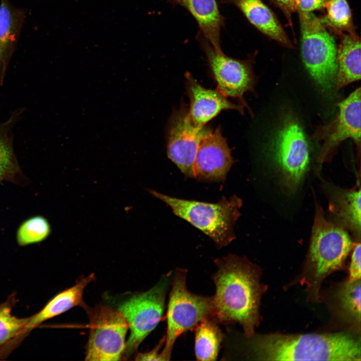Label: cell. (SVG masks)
<instances>
[{
  "label": "cell",
  "instance_id": "obj_1",
  "mask_svg": "<svg viewBox=\"0 0 361 361\" xmlns=\"http://www.w3.org/2000/svg\"><path fill=\"white\" fill-rule=\"evenodd\" d=\"M214 262L213 318L218 323H239L246 337L254 335L261 293L257 268L245 257L229 254Z\"/></svg>",
  "mask_w": 361,
  "mask_h": 361
},
{
  "label": "cell",
  "instance_id": "obj_2",
  "mask_svg": "<svg viewBox=\"0 0 361 361\" xmlns=\"http://www.w3.org/2000/svg\"><path fill=\"white\" fill-rule=\"evenodd\" d=\"M252 357L265 360L360 361V340L351 335L272 334L247 337Z\"/></svg>",
  "mask_w": 361,
  "mask_h": 361
},
{
  "label": "cell",
  "instance_id": "obj_3",
  "mask_svg": "<svg viewBox=\"0 0 361 361\" xmlns=\"http://www.w3.org/2000/svg\"><path fill=\"white\" fill-rule=\"evenodd\" d=\"M146 191L168 206L176 216L209 236L218 248L235 239L234 228L243 205L237 196L229 199L223 197L217 203H211L172 197L150 189Z\"/></svg>",
  "mask_w": 361,
  "mask_h": 361
},
{
  "label": "cell",
  "instance_id": "obj_4",
  "mask_svg": "<svg viewBox=\"0 0 361 361\" xmlns=\"http://www.w3.org/2000/svg\"><path fill=\"white\" fill-rule=\"evenodd\" d=\"M268 152L279 172L281 187L285 194L293 195L309 170L308 143L297 118L286 116L270 144Z\"/></svg>",
  "mask_w": 361,
  "mask_h": 361
},
{
  "label": "cell",
  "instance_id": "obj_5",
  "mask_svg": "<svg viewBox=\"0 0 361 361\" xmlns=\"http://www.w3.org/2000/svg\"><path fill=\"white\" fill-rule=\"evenodd\" d=\"M187 270L177 268L172 273L171 289L166 312L167 328L164 347L160 355L162 360H169L177 338L195 328L206 317L213 318L212 297L191 292L186 284Z\"/></svg>",
  "mask_w": 361,
  "mask_h": 361
},
{
  "label": "cell",
  "instance_id": "obj_6",
  "mask_svg": "<svg viewBox=\"0 0 361 361\" xmlns=\"http://www.w3.org/2000/svg\"><path fill=\"white\" fill-rule=\"evenodd\" d=\"M303 62L310 76L323 90L335 83L337 47L333 37L312 12H298Z\"/></svg>",
  "mask_w": 361,
  "mask_h": 361
},
{
  "label": "cell",
  "instance_id": "obj_7",
  "mask_svg": "<svg viewBox=\"0 0 361 361\" xmlns=\"http://www.w3.org/2000/svg\"><path fill=\"white\" fill-rule=\"evenodd\" d=\"M171 273L165 275L148 290L133 295L120 303L117 309L123 316L130 330L124 353L130 355L160 321L165 308Z\"/></svg>",
  "mask_w": 361,
  "mask_h": 361
},
{
  "label": "cell",
  "instance_id": "obj_8",
  "mask_svg": "<svg viewBox=\"0 0 361 361\" xmlns=\"http://www.w3.org/2000/svg\"><path fill=\"white\" fill-rule=\"evenodd\" d=\"M348 232L325 217L316 202L308 259L315 269V277L321 279L343 264L355 243Z\"/></svg>",
  "mask_w": 361,
  "mask_h": 361
},
{
  "label": "cell",
  "instance_id": "obj_9",
  "mask_svg": "<svg viewBox=\"0 0 361 361\" xmlns=\"http://www.w3.org/2000/svg\"><path fill=\"white\" fill-rule=\"evenodd\" d=\"M89 320V333L85 360H119L125 348L128 326L117 310L103 305H82Z\"/></svg>",
  "mask_w": 361,
  "mask_h": 361
},
{
  "label": "cell",
  "instance_id": "obj_10",
  "mask_svg": "<svg viewBox=\"0 0 361 361\" xmlns=\"http://www.w3.org/2000/svg\"><path fill=\"white\" fill-rule=\"evenodd\" d=\"M196 38L205 54L217 89L226 97L237 99L243 107L250 110L244 95L248 92L254 93L257 79L253 70L254 58L245 60L231 58L222 50L215 49L201 32H198Z\"/></svg>",
  "mask_w": 361,
  "mask_h": 361
},
{
  "label": "cell",
  "instance_id": "obj_11",
  "mask_svg": "<svg viewBox=\"0 0 361 361\" xmlns=\"http://www.w3.org/2000/svg\"><path fill=\"white\" fill-rule=\"evenodd\" d=\"M339 113L326 125L318 126L311 138L322 141L317 162H330L338 146L345 139L351 138L360 149V88L356 89L345 99L337 104Z\"/></svg>",
  "mask_w": 361,
  "mask_h": 361
},
{
  "label": "cell",
  "instance_id": "obj_12",
  "mask_svg": "<svg viewBox=\"0 0 361 361\" xmlns=\"http://www.w3.org/2000/svg\"><path fill=\"white\" fill-rule=\"evenodd\" d=\"M211 131L206 126H195L185 107L171 116L167 132V154L186 177L194 178L193 164L199 145Z\"/></svg>",
  "mask_w": 361,
  "mask_h": 361
},
{
  "label": "cell",
  "instance_id": "obj_13",
  "mask_svg": "<svg viewBox=\"0 0 361 361\" xmlns=\"http://www.w3.org/2000/svg\"><path fill=\"white\" fill-rule=\"evenodd\" d=\"M233 163L231 150L218 127L200 143L193 164L194 178L204 182H223Z\"/></svg>",
  "mask_w": 361,
  "mask_h": 361
},
{
  "label": "cell",
  "instance_id": "obj_14",
  "mask_svg": "<svg viewBox=\"0 0 361 361\" xmlns=\"http://www.w3.org/2000/svg\"><path fill=\"white\" fill-rule=\"evenodd\" d=\"M185 77L190 99L188 112L195 126H205L224 110H236L243 113L244 107L242 105L230 102L217 89L212 90L203 87L190 73H187Z\"/></svg>",
  "mask_w": 361,
  "mask_h": 361
},
{
  "label": "cell",
  "instance_id": "obj_15",
  "mask_svg": "<svg viewBox=\"0 0 361 361\" xmlns=\"http://www.w3.org/2000/svg\"><path fill=\"white\" fill-rule=\"evenodd\" d=\"M323 186L328 200V212L333 223L351 233L357 241L360 237V188L344 189L325 181Z\"/></svg>",
  "mask_w": 361,
  "mask_h": 361
},
{
  "label": "cell",
  "instance_id": "obj_16",
  "mask_svg": "<svg viewBox=\"0 0 361 361\" xmlns=\"http://www.w3.org/2000/svg\"><path fill=\"white\" fill-rule=\"evenodd\" d=\"M236 6L248 22L270 39L289 48L294 46L273 12L262 0H219Z\"/></svg>",
  "mask_w": 361,
  "mask_h": 361
},
{
  "label": "cell",
  "instance_id": "obj_17",
  "mask_svg": "<svg viewBox=\"0 0 361 361\" xmlns=\"http://www.w3.org/2000/svg\"><path fill=\"white\" fill-rule=\"evenodd\" d=\"M172 6L186 9L196 21L203 36L217 50L221 46V31L225 19L219 10L217 0H163Z\"/></svg>",
  "mask_w": 361,
  "mask_h": 361
},
{
  "label": "cell",
  "instance_id": "obj_18",
  "mask_svg": "<svg viewBox=\"0 0 361 361\" xmlns=\"http://www.w3.org/2000/svg\"><path fill=\"white\" fill-rule=\"evenodd\" d=\"M94 274L83 278L73 286L55 295L37 314L29 317L21 333L31 330L42 322L84 303L83 295L86 286L94 278Z\"/></svg>",
  "mask_w": 361,
  "mask_h": 361
},
{
  "label": "cell",
  "instance_id": "obj_19",
  "mask_svg": "<svg viewBox=\"0 0 361 361\" xmlns=\"http://www.w3.org/2000/svg\"><path fill=\"white\" fill-rule=\"evenodd\" d=\"M25 110V108L15 110L7 120L0 123V182L20 185L25 180L14 149L13 130Z\"/></svg>",
  "mask_w": 361,
  "mask_h": 361
},
{
  "label": "cell",
  "instance_id": "obj_20",
  "mask_svg": "<svg viewBox=\"0 0 361 361\" xmlns=\"http://www.w3.org/2000/svg\"><path fill=\"white\" fill-rule=\"evenodd\" d=\"M337 47V70L335 89L338 90L360 79V41L356 33H345Z\"/></svg>",
  "mask_w": 361,
  "mask_h": 361
},
{
  "label": "cell",
  "instance_id": "obj_21",
  "mask_svg": "<svg viewBox=\"0 0 361 361\" xmlns=\"http://www.w3.org/2000/svg\"><path fill=\"white\" fill-rule=\"evenodd\" d=\"M23 16L7 0L0 5V85L4 83L6 73L14 53L22 25Z\"/></svg>",
  "mask_w": 361,
  "mask_h": 361
},
{
  "label": "cell",
  "instance_id": "obj_22",
  "mask_svg": "<svg viewBox=\"0 0 361 361\" xmlns=\"http://www.w3.org/2000/svg\"><path fill=\"white\" fill-rule=\"evenodd\" d=\"M212 317L202 320L195 327V353L196 359L216 360L224 334Z\"/></svg>",
  "mask_w": 361,
  "mask_h": 361
},
{
  "label": "cell",
  "instance_id": "obj_23",
  "mask_svg": "<svg viewBox=\"0 0 361 361\" xmlns=\"http://www.w3.org/2000/svg\"><path fill=\"white\" fill-rule=\"evenodd\" d=\"M325 8L326 14L319 19L325 28L340 36L356 33L347 0H327Z\"/></svg>",
  "mask_w": 361,
  "mask_h": 361
},
{
  "label": "cell",
  "instance_id": "obj_24",
  "mask_svg": "<svg viewBox=\"0 0 361 361\" xmlns=\"http://www.w3.org/2000/svg\"><path fill=\"white\" fill-rule=\"evenodd\" d=\"M51 227L44 216L37 215L24 220L16 232V240L22 247L40 243L50 235Z\"/></svg>",
  "mask_w": 361,
  "mask_h": 361
},
{
  "label": "cell",
  "instance_id": "obj_25",
  "mask_svg": "<svg viewBox=\"0 0 361 361\" xmlns=\"http://www.w3.org/2000/svg\"><path fill=\"white\" fill-rule=\"evenodd\" d=\"M341 306L345 313L357 322L360 321V279L347 281L338 293Z\"/></svg>",
  "mask_w": 361,
  "mask_h": 361
},
{
  "label": "cell",
  "instance_id": "obj_26",
  "mask_svg": "<svg viewBox=\"0 0 361 361\" xmlns=\"http://www.w3.org/2000/svg\"><path fill=\"white\" fill-rule=\"evenodd\" d=\"M29 318L13 315L8 303L0 304V346L21 334Z\"/></svg>",
  "mask_w": 361,
  "mask_h": 361
},
{
  "label": "cell",
  "instance_id": "obj_27",
  "mask_svg": "<svg viewBox=\"0 0 361 361\" xmlns=\"http://www.w3.org/2000/svg\"><path fill=\"white\" fill-rule=\"evenodd\" d=\"M351 262L349 268L348 282H352L360 279V243L356 242L353 248Z\"/></svg>",
  "mask_w": 361,
  "mask_h": 361
},
{
  "label": "cell",
  "instance_id": "obj_28",
  "mask_svg": "<svg viewBox=\"0 0 361 361\" xmlns=\"http://www.w3.org/2000/svg\"><path fill=\"white\" fill-rule=\"evenodd\" d=\"M327 0H295L296 12L310 13L325 9Z\"/></svg>",
  "mask_w": 361,
  "mask_h": 361
},
{
  "label": "cell",
  "instance_id": "obj_29",
  "mask_svg": "<svg viewBox=\"0 0 361 361\" xmlns=\"http://www.w3.org/2000/svg\"><path fill=\"white\" fill-rule=\"evenodd\" d=\"M285 16L289 25H292V15L296 12L295 0H269Z\"/></svg>",
  "mask_w": 361,
  "mask_h": 361
},
{
  "label": "cell",
  "instance_id": "obj_30",
  "mask_svg": "<svg viewBox=\"0 0 361 361\" xmlns=\"http://www.w3.org/2000/svg\"><path fill=\"white\" fill-rule=\"evenodd\" d=\"M164 336H163L160 340L157 345L151 350L145 353H138L136 357V360H162L160 350L162 347L164 345Z\"/></svg>",
  "mask_w": 361,
  "mask_h": 361
}]
</instances>
